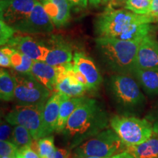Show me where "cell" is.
<instances>
[{
	"label": "cell",
	"instance_id": "6da1fadb",
	"mask_svg": "<svg viewBox=\"0 0 158 158\" xmlns=\"http://www.w3.org/2000/svg\"><path fill=\"white\" fill-rule=\"evenodd\" d=\"M107 112L94 99L87 98L68 118L62 132L69 150L108 128Z\"/></svg>",
	"mask_w": 158,
	"mask_h": 158
},
{
	"label": "cell",
	"instance_id": "7a4b0ae2",
	"mask_svg": "<svg viewBox=\"0 0 158 158\" xmlns=\"http://www.w3.org/2000/svg\"><path fill=\"white\" fill-rule=\"evenodd\" d=\"M141 41L123 40L115 37H97L95 47L108 68L115 74L133 76Z\"/></svg>",
	"mask_w": 158,
	"mask_h": 158
},
{
	"label": "cell",
	"instance_id": "3957f363",
	"mask_svg": "<svg viewBox=\"0 0 158 158\" xmlns=\"http://www.w3.org/2000/svg\"><path fill=\"white\" fill-rule=\"evenodd\" d=\"M155 22V17L140 15L126 10H116L108 6L97 17L94 32L98 37H115L119 39L135 25Z\"/></svg>",
	"mask_w": 158,
	"mask_h": 158
},
{
	"label": "cell",
	"instance_id": "277c9868",
	"mask_svg": "<svg viewBox=\"0 0 158 158\" xmlns=\"http://www.w3.org/2000/svg\"><path fill=\"white\" fill-rule=\"evenodd\" d=\"M107 87L116 103L125 112H139L145 106V96L131 76L114 74L108 80Z\"/></svg>",
	"mask_w": 158,
	"mask_h": 158
},
{
	"label": "cell",
	"instance_id": "5b68a950",
	"mask_svg": "<svg viewBox=\"0 0 158 158\" xmlns=\"http://www.w3.org/2000/svg\"><path fill=\"white\" fill-rule=\"evenodd\" d=\"M127 147L112 128H107L73 149L74 158L106 157L126 151Z\"/></svg>",
	"mask_w": 158,
	"mask_h": 158
},
{
	"label": "cell",
	"instance_id": "8992f818",
	"mask_svg": "<svg viewBox=\"0 0 158 158\" xmlns=\"http://www.w3.org/2000/svg\"><path fill=\"white\" fill-rule=\"evenodd\" d=\"M110 126L127 147L143 143L154 133L151 122L135 116L116 115L110 119Z\"/></svg>",
	"mask_w": 158,
	"mask_h": 158
},
{
	"label": "cell",
	"instance_id": "52a82bcc",
	"mask_svg": "<svg viewBox=\"0 0 158 158\" xmlns=\"http://www.w3.org/2000/svg\"><path fill=\"white\" fill-rule=\"evenodd\" d=\"M15 81V99L18 105H45L50 98V92L35 78L31 73H21L11 71Z\"/></svg>",
	"mask_w": 158,
	"mask_h": 158
},
{
	"label": "cell",
	"instance_id": "ba28073f",
	"mask_svg": "<svg viewBox=\"0 0 158 158\" xmlns=\"http://www.w3.org/2000/svg\"><path fill=\"white\" fill-rule=\"evenodd\" d=\"M45 105H17L6 115L4 119L11 125H21L30 132L35 141L45 137L43 114Z\"/></svg>",
	"mask_w": 158,
	"mask_h": 158
},
{
	"label": "cell",
	"instance_id": "9c48e42d",
	"mask_svg": "<svg viewBox=\"0 0 158 158\" xmlns=\"http://www.w3.org/2000/svg\"><path fill=\"white\" fill-rule=\"evenodd\" d=\"M13 28L26 34H46L54 31V24L42 4L37 1L29 16Z\"/></svg>",
	"mask_w": 158,
	"mask_h": 158
},
{
	"label": "cell",
	"instance_id": "30bf717a",
	"mask_svg": "<svg viewBox=\"0 0 158 158\" xmlns=\"http://www.w3.org/2000/svg\"><path fill=\"white\" fill-rule=\"evenodd\" d=\"M37 0H1V20L13 28L29 16Z\"/></svg>",
	"mask_w": 158,
	"mask_h": 158
},
{
	"label": "cell",
	"instance_id": "8fae6325",
	"mask_svg": "<svg viewBox=\"0 0 158 158\" xmlns=\"http://www.w3.org/2000/svg\"><path fill=\"white\" fill-rule=\"evenodd\" d=\"M5 45L16 49L33 61L40 62H45L50 51L48 45L30 36L13 37Z\"/></svg>",
	"mask_w": 158,
	"mask_h": 158
},
{
	"label": "cell",
	"instance_id": "7c38bea8",
	"mask_svg": "<svg viewBox=\"0 0 158 158\" xmlns=\"http://www.w3.org/2000/svg\"><path fill=\"white\" fill-rule=\"evenodd\" d=\"M135 70H158V42L148 35L138 48Z\"/></svg>",
	"mask_w": 158,
	"mask_h": 158
},
{
	"label": "cell",
	"instance_id": "4fadbf2b",
	"mask_svg": "<svg viewBox=\"0 0 158 158\" xmlns=\"http://www.w3.org/2000/svg\"><path fill=\"white\" fill-rule=\"evenodd\" d=\"M73 60L74 68L86 80L89 90L97 89L102 83V78L93 59L84 53L76 52Z\"/></svg>",
	"mask_w": 158,
	"mask_h": 158
},
{
	"label": "cell",
	"instance_id": "5bb4252c",
	"mask_svg": "<svg viewBox=\"0 0 158 158\" xmlns=\"http://www.w3.org/2000/svg\"><path fill=\"white\" fill-rule=\"evenodd\" d=\"M70 98V97L56 91L51 94L47 100L43 114L45 137L51 135L56 130L61 105Z\"/></svg>",
	"mask_w": 158,
	"mask_h": 158
},
{
	"label": "cell",
	"instance_id": "9a60e30c",
	"mask_svg": "<svg viewBox=\"0 0 158 158\" xmlns=\"http://www.w3.org/2000/svg\"><path fill=\"white\" fill-rule=\"evenodd\" d=\"M50 48L45 62L52 66H60L71 62L73 49L69 43L59 36H53L48 45Z\"/></svg>",
	"mask_w": 158,
	"mask_h": 158
},
{
	"label": "cell",
	"instance_id": "2e32d148",
	"mask_svg": "<svg viewBox=\"0 0 158 158\" xmlns=\"http://www.w3.org/2000/svg\"><path fill=\"white\" fill-rule=\"evenodd\" d=\"M41 4L55 27L60 28L68 23L71 6L68 0H46Z\"/></svg>",
	"mask_w": 158,
	"mask_h": 158
},
{
	"label": "cell",
	"instance_id": "e0dca14e",
	"mask_svg": "<svg viewBox=\"0 0 158 158\" xmlns=\"http://www.w3.org/2000/svg\"><path fill=\"white\" fill-rule=\"evenodd\" d=\"M30 73L37 81L49 91L52 92L56 89L59 73L58 66H52L45 62L34 61Z\"/></svg>",
	"mask_w": 158,
	"mask_h": 158
},
{
	"label": "cell",
	"instance_id": "ac0fdd59",
	"mask_svg": "<svg viewBox=\"0 0 158 158\" xmlns=\"http://www.w3.org/2000/svg\"><path fill=\"white\" fill-rule=\"evenodd\" d=\"M126 151L135 158H157L158 132L154 130L153 135L147 141L139 145L128 147Z\"/></svg>",
	"mask_w": 158,
	"mask_h": 158
},
{
	"label": "cell",
	"instance_id": "d6986e66",
	"mask_svg": "<svg viewBox=\"0 0 158 158\" xmlns=\"http://www.w3.org/2000/svg\"><path fill=\"white\" fill-rule=\"evenodd\" d=\"M133 76L147 94L158 95V70H135Z\"/></svg>",
	"mask_w": 158,
	"mask_h": 158
},
{
	"label": "cell",
	"instance_id": "ffe728a7",
	"mask_svg": "<svg viewBox=\"0 0 158 158\" xmlns=\"http://www.w3.org/2000/svg\"><path fill=\"white\" fill-rule=\"evenodd\" d=\"M86 99L87 98L83 96L76 97V98H70L62 102L60 106L55 132L59 133H62L70 116L79 106H81L86 101Z\"/></svg>",
	"mask_w": 158,
	"mask_h": 158
},
{
	"label": "cell",
	"instance_id": "44dd1931",
	"mask_svg": "<svg viewBox=\"0 0 158 158\" xmlns=\"http://www.w3.org/2000/svg\"><path fill=\"white\" fill-rule=\"evenodd\" d=\"M0 51H3L4 53H5L10 56L11 68H13L15 71L21 73H30L33 63H34V61L32 59L8 45L2 46Z\"/></svg>",
	"mask_w": 158,
	"mask_h": 158
},
{
	"label": "cell",
	"instance_id": "7402d4cb",
	"mask_svg": "<svg viewBox=\"0 0 158 158\" xmlns=\"http://www.w3.org/2000/svg\"><path fill=\"white\" fill-rule=\"evenodd\" d=\"M15 84L13 75L5 69L0 70V98L6 102L15 98Z\"/></svg>",
	"mask_w": 158,
	"mask_h": 158
},
{
	"label": "cell",
	"instance_id": "603a6c76",
	"mask_svg": "<svg viewBox=\"0 0 158 158\" xmlns=\"http://www.w3.org/2000/svg\"><path fill=\"white\" fill-rule=\"evenodd\" d=\"M33 139L30 132L27 128L21 125H15L13 127V142L19 149L25 147H31L33 145Z\"/></svg>",
	"mask_w": 158,
	"mask_h": 158
},
{
	"label": "cell",
	"instance_id": "cb8c5ba5",
	"mask_svg": "<svg viewBox=\"0 0 158 158\" xmlns=\"http://www.w3.org/2000/svg\"><path fill=\"white\" fill-rule=\"evenodd\" d=\"M37 152L40 158H52L56 152L54 136L49 135L37 141Z\"/></svg>",
	"mask_w": 158,
	"mask_h": 158
},
{
	"label": "cell",
	"instance_id": "d4e9b609",
	"mask_svg": "<svg viewBox=\"0 0 158 158\" xmlns=\"http://www.w3.org/2000/svg\"><path fill=\"white\" fill-rule=\"evenodd\" d=\"M152 0H126L124 8L140 15L149 14Z\"/></svg>",
	"mask_w": 158,
	"mask_h": 158
},
{
	"label": "cell",
	"instance_id": "484cf974",
	"mask_svg": "<svg viewBox=\"0 0 158 158\" xmlns=\"http://www.w3.org/2000/svg\"><path fill=\"white\" fill-rule=\"evenodd\" d=\"M0 44L3 46L13 38L16 30L6 23L3 20H0Z\"/></svg>",
	"mask_w": 158,
	"mask_h": 158
},
{
	"label": "cell",
	"instance_id": "4316f807",
	"mask_svg": "<svg viewBox=\"0 0 158 158\" xmlns=\"http://www.w3.org/2000/svg\"><path fill=\"white\" fill-rule=\"evenodd\" d=\"M18 150H19V148L13 142L7 141H0V157L15 156L18 152Z\"/></svg>",
	"mask_w": 158,
	"mask_h": 158
},
{
	"label": "cell",
	"instance_id": "83f0119b",
	"mask_svg": "<svg viewBox=\"0 0 158 158\" xmlns=\"http://www.w3.org/2000/svg\"><path fill=\"white\" fill-rule=\"evenodd\" d=\"M13 128H12L11 124L8 122L1 120L0 124V139L1 141H13Z\"/></svg>",
	"mask_w": 158,
	"mask_h": 158
},
{
	"label": "cell",
	"instance_id": "f1b7e54d",
	"mask_svg": "<svg viewBox=\"0 0 158 158\" xmlns=\"http://www.w3.org/2000/svg\"><path fill=\"white\" fill-rule=\"evenodd\" d=\"M16 158H40L38 153H37L31 147H25L18 150Z\"/></svg>",
	"mask_w": 158,
	"mask_h": 158
},
{
	"label": "cell",
	"instance_id": "f546056e",
	"mask_svg": "<svg viewBox=\"0 0 158 158\" xmlns=\"http://www.w3.org/2000/svg\"><path fill=\"white\" fill-rule=\"evenodd\" d=\"M149 118L150 119V122L152 124L154 130L158 132V106H157V108H155L152 111Z\"/></svg>",
	"mask_w": 158,
	"mask_h": 158
},
{
	"label": "cell",
	"instance_id": "4dcf8cb0",
	"mask_svg": "<svg viewBox=\"0 0 158 158\" xmlns=\"http://www.w3.org/2000/svg\"><path fill=\"white\" fill-rule=\"evenodd\" d=\"M0 64L3 68H10L11 62L10 56L3 51H0Z\"/></svg>",
	"mask_w": 158,
	"mask_h": 158
},
{
	"label": "cell",
	"instance_id": "1f68e13d",
	"mask_svg": "<svg viewBox=\"0 0 158 158\" xmlns=\"http://www.w3.org/2000/svg\"><path fill=\"white\" fill-rule=\"evenodd\" d=\"M71 7L77 8H86L87 7L88 0H68Z\"/></svg>",
	"mask_w": 158,
	"mask_h": 158
},
{
	"label": "cell",
	"instance_id": "d6a6232c",
	"mask_svg": "<svg viewBox=\"0 0 158 158\" xmlns=\"http://www.w3.org/2000/svg\"><path fill=\"white\" fill-rule=\"evenodd\" d=\"M70 150L68 149H56L52 158H68Z\"/></svg>",
	"mask_w": 158,
	"mask_h": 158
},
{
	"label": "cell",
	"instance_id": "836d02e7",
	"mask_svg": "<svg viewBox=\"0 0 158 158\" xmlns=\"http://www.w3.org/2000/svg\"><path fill=\"white\" fill-rule=\"evenodd\" d=\"M83 158H135L133 155L127 151H124L121 153L116 154L115 155L110 156V157H83Z\"/></svg>",
	"mask_w": 158,
	"mask_h": 158
},
{
	"label": "cell",
	"instance_id": "e575fe53",
	"mask_svg": "<svg viewBox=\"0 0 158 158\" xmlns=\"http://www.w3.org/2000/svg\"><path fill=\"white\" fill-rule=\"evenodd\" d=\"M148 15L153 17H158V0H152L151 10Z\"/></svg>",
	"mask_w": 158,
	"mask_h": 158
},
{
	"label": "cell",
	"instance_id": "d590c367",
	"mask_svg": "<svg viewBox=\"0 0 158 158\" xmlns=\"http://www.w3.org/2000/svg\"><path fill=\"white\" fill-rule=\"evenodd\" d=\"M89 1L90 5L93 6V7H97L100 3H102V0H89Z\"/></svg>",
	"mask_w": 158,
	"mask_h": 158
},
{
	"label": "cell",
	"instance_id": "8d00e7d4",
	"mask_svg": "<svg viewBox=\"0 0 158 158\" xmlns=\"http://www.w3.org/2000/svg\"><path fill=\"white\" fill-rule=\"evenodd\" d=\"M1 158H16V155L15 156H7V157H1Z\"/></svg>",
	"mask_w": 158,
	"mask_h": 158
},
{
	"label": "cell",
	"instance_id": "74e56055",
	"mask_svg": "<svg viewBox=\"0 0 158 158\" xmlns=\"http://www.w3.org/2000/svg\"><path fill=\"white\" fill-rule=\"evenodd\" d=\"M110 1H113V0H102V3H107Z\"/></svg>",
	"mask_w": 158,
	"mask_h": 158
},
{
	"label": "cell",
	"instance_id": "f35d334b",
	"mask_svg": "<svg viewBox=\"0 0 158 158\" xmlns=\"http://www.w3.org/2000/svg\"><path fill=\"white\" fill-rule=\"evenodd\" d=\"M155 22H158V17H155Z\"/></svg>",
	"mask_w": 158,
	"mask_h": 158
},
{
	"label": "cell",
	"instance_id": "ab89813d",
	"mask_svg": "<svg viewBox=\"0 0 158 158\" xmlns=\"http://www.w3.org/2000/svg\"><path fill=\"white\" fill-rule=\"evenodd\" d=\"M157 158H158V157H157Z\"/></svg>",
	"mask_w": 158,
	"mask_h": 158
}]
</instances>
